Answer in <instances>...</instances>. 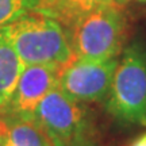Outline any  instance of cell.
Segmentation results:
<instances>
[{
	"label": "cell",
	"mask_w": 146,
	"mask_h": 146,
	"mask_svg": "<svg viewBox=\"0 0 146 146\" xmlns=\"http://www.w3.org/2000/svg\"><path fill=\"white\" fill-rule=\"evenodd\" d=\"M3 27L23 65L65 68L74 60L64 26L45 12H27Z\"/></svg>",
	"instance_id": "1"
},
{
	"label": "cell",
	"mask_w": 146,
	"mask_h": 146,
	"mask_svg": "<svg viewBox=\"0 0 146 146\" xmlns=\"http://www.w3.org/2000/svg\"><path fill=\"white\" fill-rule=\"evenodd\" d=\"M106 110L125 126H146V47L131 42L118 61Z\"/></svg>",
	"instance_id": "2"
},
{
	"label": "cell",
	"mask_w": 146,
	"mask_h": 146,
	"mask_svg": "<svg viewBox=\"0 0 146 146\" xmlns=\"http://www.w3.org/2000/svg\"><path fill=\"white\" fill-rule=\"evenodd\" d=\"M34 118L53 146H102L88 106L69 99L58 87L42 99Z\"/></svg>",
	"instance_id": "3"
},
{
	"label": "cell",
	"mask_w": 146,
	"mask_h": 146,
	"mask_svg": "<svg viewBox=\"0 0 146 146\" xmlns=\"http://www.w3.org/2000/svg\"><path fill=\"white\" fill-rule=\"evenodd\" d=\"M74 58L110 60L118 57L125 39V21L118 5H103L65 29Z\"/></svg>",
	"instance_id": "4"
},
{
	"label": "cell",
	"mask_w": 146,
	"mask_h": 146,
	"mask_svg": "<svg viewBox=\"0 0 146 146\" xmlns=\"http://www.w3.org/2000/svg\"><path fill=\"white\" fill-rule=\"evenodd\" d=\"M118 61V57L102 61L74 58L61 69L57 87L69 99L80 103L102 102L108 95Z\"/></svg>",
	"instance_id": "5"
},
{
	"label": "cell",
	"mask_w": 146,
	"mask_h": 146,
	"mask_svg": "<svg viewBox=\"0 0 146 146\" xmlns=\"http://www.w3.org/2000/svg\"><path fill=\"white\" fill-rule=\"evenodd\" d=\"M61 69L60 66L41 64L23 65L15 89L1 107L0 115L34 119L35 110L42 99L57 87Z\"/></svg>",
	"instance_id": "6"
},
{
	"label": "cell",
	"mask_w": 146,
	"mask_h": 146,
	"mask_svg": "<svg viewBox=\"0 0 146 146\" xmlns=\"http://www.w3.org/2000/svg\"><path fill=\"white\" fill-rule=\"evenodd\" d=\"M5 120L3 146H53L38 122L12 115H1Z\"/></svg>",
	"instance_id": "7"
},
{
	"label": "cell",
	"mask_w": 146,
	"mask_h": 146,
	"mask_svg": "<svg viewBox=\"0 0 146 146\" xmlns=\"http://www.w3.org/2000/svg\"><path fill=\"white\" fill-rule=\"evenodd\" d=\"M23 69L19 56L12 47L4 27H0V100L5 102L10 99L16 87L18 78Z\"/></svg>",
	"instance_id": "8"
},
{
	"label": "cell",
	"mask_w": 146,
	"mask_h": 146,
	"mask_svg": "<svg viewBox=\"0 0 146 146\" xmlns=\"http://www.w3.org/2000/svg\"><path fill=\"white\" fill-rule=\"evenodd\" d=\"M111 4H114L112 0H58L49 15L57 19L64 29H68L78 18L94 11L95 8Z\"/></svg>",
	"instance_id": "9"
},
{
	"label": "cell",
	"mask_w": 146,
	"mask_h": 146,
	"mask_svg": "<svg viewBox=\"0 0 146 146\" xmlns=\"http://www.w3.org/2000/svg\"><path fill=\"white\" fill-rule=\"evenodd\" d=\"M41 10V0H0V27L10 25L27 12Z\"/></svg>",
	"instance_id": "10"
},
{
	"label": "cell",
	"mask_w": 146,
	"mask_h": 146,
	"mask_svg": "<svg viewBox=\"0 0 146 146\" xmlns=\"http://www.w3.org/2000/svg\"><path fill=\"white\" fill-rule=\"evenodd\" d=\"M58 0H41V12H45V14H50V11L54 8V5L57 4Z\"/></svg>",
	"instance_id": "11"
},
{
	"label": "cell",
	"mask_w": 146,
	"mask_h": 146,
	"mask_svg": "<svg viewBox=\"0 0 146 146\" xmlns=\"http://www.w3.org/2000/svg\"><path fill=\"white\" fill-rule=\"evenodd\" d=\"M131 146H146V133L138 137L135 141L131 143Z\"/></svg>",
	"instance_id": "12"
},
{
	"label": "cell",
	"mask_w": 146,
	"mask_h": 146,
	"mask_svg": "<svg viewBox=\"0 0 146 146\" xmlns=\"http://www.w3.org/2000/svg\"><path fill=\"white\" fill-rule=\"evenodd\" d=\"M4 130H5V120L0 115V146H3V138H4Z\"/></svg>",
	"instance_id": "13"
},
{
	"label": "cell",
	"mask_w": 146,
	"mask_h": 146,
	"mask_svg": "<svg viewBox=\"0 0 146 146\" xmlns=\"http://www.w3.org/2000/svg\"><path fill=\"white\" fill-rule=\"evenodd\" d=\"M114 1L115 5H118V7H122V5H125L129 3V0H112Z\"/></svg>",
	"instance_id": "14"
},
{
	"label": "cell",
	"mask_w": 146,
	"mask_h": 146,
	"mask_svg": "<svg viewBox=\"0 0 146 146\" xmlns=\"http://www.w3.org/2000/svg\"><path fill=\"white\" fill-rule=\"evenodd\" d=\"M1 107H3V102L0 100V111H1Z\"/></svg>",
	"instance_id": "15"
},
{
	"label": "cell",
	"mask_w": 146,
	"mask_h": 146,
	"mask_svg": "<svg viewBox=\"0 0 146 146\" xmlns=\"http://www.w3.org/2000/svg\"><path fill=\"white\" fill-rule=\"evenodd\" d=\"M138 1H142V3H146V0H138Z\"/></svg>",
	"instance_id": "16"
}]
</instances>
